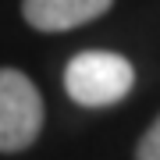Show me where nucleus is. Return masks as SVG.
Segmentation results:
<instances>
[{
	"label": "nucleus",
	"instance_id": "1",
	"mask_svg": "<svg viewBox=\"0 0 160 160\" xmlns=\"http://www.w3.org/2000/svg\"><path fill=\"white\" fill-rule=\"evenodd\" d=\"M135 86L128 57L110 50H82L64 68V89L78 107H114Z\"/></svg>",
	"mask_w": 160,
	"mask_h": 160
},
{
	"label": "nucleus",
	"instance_id": "2",
	"mask_svg": "<svg viewBox=\"0 0 160 160\" xmlns=\"http://www.w3.org/2000/svg\"><path fill=\"white\" fill-rule=\"evenodd\" d=\"M43 128V100L29 75L0 68V153H22Z\"/></svg>",
	"mask_w": 160,
	"mask_h": 160
},
{
	"label": "nucleus",
	"instance_id": "3",
	"mask_svg": "<svg viewBox=\"0 0 160 160\" xmlns=\"http://www.w3.org/2000/svg\"><path fill=\"white\" fill-rule=\"evenodd\" d=\"M114 0H25L22 14L39 32H68L107 14Z\"/></svg>",
	"mask_w": 160,
	"mask_h": 160
},
{
	"label": "nucleus",
	"instance_id": "4",
	"mask_svg": "<svg viewBox=\"0 0 160 160\" xmlns=\"http://www.w3.org/2000/svg\"><path fill=\"white\" fill-rule=\"evenodd\" d=\"M135 160H160V114L157 121L142 132V139H139L135 146Z\"/></svg>",
	"mask_w": 160,
	"mask_h": 160
}]
</instances>
